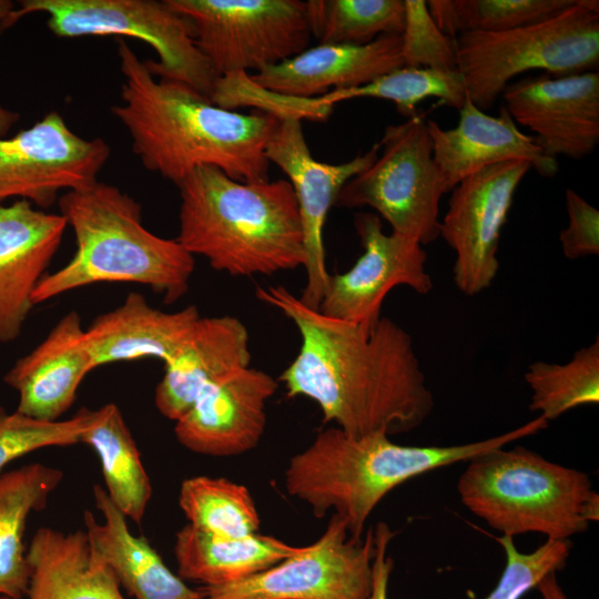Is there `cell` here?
Instances as JSON below:
<instances>
[{
    "label": "cell",
    "instance_id": "cell-1",
    "mask_svg": "<svg viewBox=\"0 0 599 599\" xmlns=\"http://www.w3.org/2000/svg\"><path fill=\"white\" fill-rule=\"evenodd\" d=\"M260 301L293 322L301 346L280 376L288 397L315 402L324 423L352 437L420 426L435 402L410 335L394 321L352 323L305 305L286 287H258Z\"/></svg>",
    "mask_w": 599,
    "mask_h": 599
},
{
    "label": "cell",
    "instance_id": "cell-2",
    "mask_svg": "<svg viewBox=\"0 0 599 599\" xmlns=\"http://www.w3.org/2000/svg\"><path fill=\"white\" fill-rule=\"evenodd\" d=\"M121 103L111 111L143 166L177 185L193 170L214 166L240 182L268 180L266 144L275 114L216 105L187 84L159 79L125 42L118 44Z\"/></svg>",
    "mask_w": 599,
    "mask_h": 599
},
{
    "label": "cell",
    "instance_id": "cell-3",
    "mask_svg": "<svg viewBox=\"0 0 599 599\" xmlns=\"http://www.w3.org/2000/svg\"><path fill=\"white\" fill-rule=\"evenodd\" d=\"M177 242L232 276L272 275L305 264L302 222L287 180L240 182L214 166L177 185Z\"/></svg>",
    "mask_w": 599,
    "mask_h": 599
},
{
    "label": "cell",
    "instance_id": "cell-4",
    "mask_svg": "<svg viewBox=\"0 0 599 599\" xmlns=\"http://www.w3.org/2000/svg\"><path fill=\"white\" fill-rule=\"evenodd\" d=\"M537 416L504 434L451 446H404L384 433L352 437L327 427L285 469L287 493L308 505L321 518L341 516L349 536H364L365 524L378 502L394 488L422 474L505 447L548 426Z\"/></svg>",
    "mask_w": 599,
    "mask_h": 599
},
{
    "label": "cell",
    "instance_id": "cell-5",
    "mask_svg": "<svg viewBox=\"0 0 599 599\" xmlns=\"http://www.w3.org/2000/svg\"><path fill=\"white\" fill-rule=\"evenodd\" d=\"M58 204L77 248L65 265L41 278L32 294L34 305L97 283L145 285L166 303L187 292L194 256L176 238L149 231L135 199L97 181L64 192Z\"/></svg>",
    "mask_w": 599,
    "mask_h": 599
},
{
    "label": "cell",
    "instance_id": "cell-6",
    "mask_svg": "<svg viewBox=\"0 0 599 599\" xmlns=\"http://www.w3.org/2000/svg\"><path fill=\"white\" fill-rule=\"evenodd\" d=\"M457 491L463 505L502 536L538 532L564 540L587 531L589 476L522 446L497 448L468 460Z\"/></svg>",
    "mask_w": 599,
    "mask_h": 599
},
{
    "label": "cell",
    "instance_id": "cell-7",
    "mask_svg": "<svg viewBox=\"0 0 599 599\" xmlns=\"http://www.w3.org/2000/svg\"><path fill=\"white\" fill-rule=\"evenodd\" d=\"M455 44L467 95L485 111L525 72L566 77L597 71L599 2L575 0L546 20L500 32L463 33Z\"/></svg>",
    "mask_w": 599,
    "mask_h": 599
},
{
    "label": "cell",
    "instance_id": "cell-8",
    "mask_svg": "<svg viewBox=\"0 0 599 599\" xmlns=\"http://www.w3.org/2000/svg\"><path fill=\"white\" fill-rule=\"evenodd\" d=\"M1 22L12 27L31 13L48 16L49 30L61 38L125 35L150 44L159 61L145 60L151 73L211 97L219 77L196 47L190 22L166 1L22 0Z\"/></svg>",
    "mask_w": 599,
    "mask_h": 599
},
{
    "label": "cell",
    "instance_id": "cell-9",
    "mask_svg": "<svg viewBox=\"0 0 599 599\" xmlns=\"http://www.w3.org/2000/svg\"><path fill=\"white\" fill-rule=\"evenodd\" d=\"M382 153L341 190L335 205L369 206L393 232L422 245L439 237V202L445 182L433 155V142L422 115L387 125L378 142Z\"/></svg>",
    "mask_w": 599,
    "mask_h": 599
},
{
    "label": "cell",
    "instance_id": "cell-10",
    "mask_svg": "<svg viewBox=\"0 0 599 599\" xmlns=\"http://www.w3.org/2000/svg\"><path fill=\"white\" fill-rule=\"evenodd\" d=\"M191 24L216 75L260 71L306 50L311 27L301 0H165Z\"/></svg>",
    "mask_w": 599,
    "mask_h": 599
},
{
    "label": "cell",
    "instance_id": "cell-11",
    "mask_svg": "<svg viewBox=\"0 0 599 599\" xmlns=\"http://www.w3.org/2000/svg\"><path fill=\"white\" fill-rule=\"evenodd\" d=\"M374 529L359 539L333 514L322 536L292 556L243 580L199 588L202 599H369Z\"/></svg>",
    "mask_w": 599,
    "mask_h": 599
},
{
    "label": "cell",
    "instance_id": "cell-12",
    "mask_svg": "<svg viewBox=\"0 0 599 599\" xmlns=\"http://www.w3.org/2000/svg\"><path fill=\"white\" fill-rule=\"evenodd\" d=\"M110 153L105 141L78 135L51 111L28 129L0 138V202L14 197L48 209L61 191L97 182Z\"/></svg>",
    "mask_w": 599,
    "mask_h": 599
},
{
    "label": "cell",
    "instance_id": "cell-13",
    "mask_svg": "<svg viewBox=\"0 0 599 599\" xmlns=\"http://www.w3.org/2000/svg\"><path fill=\"white\" fill-rule=\"evenodd\" d=\"M530 169L522 160L496 163L451 190L439 236L456 253L453 274L461 293L476 295L494 282L501 230L516 190Z\"/></svg>",
    "mask_w": 599,
    "mask_h": 599
},
{
    "label": "cell",
    "instance_id": "cell-14",
    "mask_svg": "<svg viewBox=\"0 0 599 599\" xmlns=\"http://www.w3.org/2000/svg\"><path fill=\"white\" fill-rule=\"evenodd\" d=\"M354 226L363 253L346 272L329 274L317 308L322 314L373 325L382 317L383 302L394 287L405 285L423 295L432 291L427 254L419 242L386 234L379 216L369 212L355 214Z\"/></svg>",
    "mask_w": 599,
    "mask_h": 599
},
{
    "label": "cell",
    "instance_id": "cell-15",
    "mask_svg": "<svg viewBox=\"0 0 599 599\" xmlns=\"http://www.w3.org/2000/svg\"><path fill=\"white\" fill-rule=\"evenodd\" d=\"M379 153L378 143L351 161L329 164L313 156L306 143L301 119L284 116L270 138L265 154L288 177L298 205L304 251L306 284L300 300L317 309L329 273L326 268L323 230L343 186L370 166Z\"/></svg>",
    "mask_w": 599,
    "mask_h": 599
},
{
    "label": "cell",
    "instance_id": "cell-16",
    "mask_svg": "<svg viewBox=\"0 0 599 599\" xmlns=\"http://www.w3.org/2000/svg\"><path fill=\"white\" fill-rule=\"evenodd\" d=\"M516 124L529 129L544 154L580 160L599 142V73H541L511 81L501 92Z\"/></svg>",
    "mask_w": 599,
    "mask_h": 599
},
{
    "label": "cell",
    "instance_id": "cell-17",
    "mask_svg": "<svg viewBox=\"0 0 599 599\" xmlns=\"http://www.w3.org/2000/svg\"><path fill=\"white\" fill-rule=\"evenodd\" d=\"M278 383L264 370L246 367L206 387L177 420L174 433L189 450L216 457L253 449L266 426V405Z\"/></svg>",
    "mask_w": 599,
    "mask_h": 599
},
{
    "label": "cell",
    "instance_id": "cell-18",
    "mask_svg": "<svg viewBox=\"0 0 599 599\" xmlns=\"http://www.w3.org/2000/svg\"><path fill=\"white\" fill-rule=\"evenodd\" d=\"M68 224L27 200L0 206V344L19 337Z\"/></svg>",
    "mask_w": 599,
    "mask_h": 599
},
{
    "label": "cell",
    "instance_id": "cell-19",
    "mask_svg": "<svg viewBox=\"0 0 599 599\" xmlns=\"http://www.w3.org/2000/svg\"><path fill=\"white\" fill-rule=\"evenodd\" d=\"M458 111L459 120L453 129H443L433 120L426 121L434 160L447 193L475 172L501 162L522 160L541 176L557 174V160L546 156L534 135L520 131L504 106L497 116H493L467 97Z\"/></svg>",
    "mask_w": 599,
    "mask_h": 599
},
{
    "label": "cell",
    "instance_id": "cell-20",
    "mask_svg": "<svg viewBox=\"0 0 599 599\" xmlns=\"http://www.w3.org/2000/svg\"><path fill=\"white\" fill-rule=\"evenodd\" d=\"M404 67L400 34H384L364 45L318 44L250 79L260 88L294 99L365 85Z\"/></svg>",
    "mask_w": 599,
    "mask_h": 599
},
{
    "label": "cell",
    "instance_id": "cell-21",
    "mask_svg": "<svg viewBox=\"0 0 599 599\" xmlns=\"http://www.w3.org/2000/svg\"><path fill=\"white\" fill-rule=\"evenodd\" d=\"M250 334L237 317H202L177 351L164 363L155 387L158 410L171 420L181 418L200 394L251 363Z\"/></svg>",
    "mask_w": 599,
    "mask_h": 599
},
{
    "label": "cell",
    "instance_id": "cell-22",
    "mask_svg": "<svg viewBox=\"0 0 599 599\" xmlns=\"http://www.w3.org/2000/svg\"><path fill=\"white\" fill-rule=\"evenodd\" d=\"M84 332L79 313H67L7 372L3 380L19 395V413L54 422L72 406L80 384L95 369Z\"/></svg>",
    "mask_w": 599,
    "mask_h": 599
},
{
    "label": "cell",
    "instance_id": "cell-23",
    "mask_svg": "<svg viewBox=\"0 0 599 599\" xmlns=\"http://www.w3.org/2000/svg\"><path fill=\"white\" fill-rule=\"evenodd\" d=\"M196 306L176 312L153 307L136 292L123 303L99 315L85 328L84 336L94 368L144 357L165 363L181 346L200 318Z\"/></svg>",
    "mask_w": 599,
    "mask_h": 599
},
{
    "label": "cell",
    "instance_id": "cell-24",
    "mask_svg": "<svg viewBox=\"0 0 599 599\" xmlns=\"http://www.w3.org/2000/svg\"><path fill=\"white\" fill-rule=\"evenodd\" d=\"M93 496L103 522L99 524L90 511L84 512L91 551L110 568L130 596L135 599H202L200 590L190 588L173 573L145 538L131 534L126 517L102 487L95 485Z\"/></svg>",
    "mask_w": 599,
    "mask_h": 599
},
{
    "label": "cell",
    "instance_id": "cell-25",
    "mask_svg": "<svg viewBox=\"0 0 599 599\" xmlns=\"http://www.w3.org/2000/svg\"><path fill=\"white\" fill-rule=\"evenodd\" d=\"M27 561L29 599H124L113 572L92 554L85 530L38 529Z\"/></svg>",
    "mask_w": 599,
    "mask_h": 599
},
{
    "label": "cell",
    "instance_id": "cell-26",
    "mask_svg": "<svg viewBox=\"0 0 599 599\" xmlns=\"http://www.w3.org/2000/svg\"><path fill=\"white\" fill-rule=\"evenodd\" d=\"M300 547L261 534L227 537L187 524L175 536L177 576L202 586L236 582L294 555Z\"/></svg>",
    "mask_w": 599,
    "mask_h": 599
},
{
    "label": "cell",
    "instance_id": "cell-27",
    "mask_svg": "<svg viewBox=\"0 0 599 599\" xmlns=\"http://www.w3.org/2000/svg\"><path fill=\"white\" fill-rule=\"evenodd\" d=\"M62 477L60 469L38 463L0 475V596L21 599L28 593L26 521L47 505Z\"/></svg>",
    "mask_w": 599,
    "mask_h": 599
},
{
    "label": "cell",
    "instance_id": "cell-28",
    "mask_svg": "<svg viewBox=\"0 0 599 599\" xmlns=\"http://www.w3.org/2000/svg\"><path fill=\"white\" fill-rule=\"evenodd\" d=\"M81 443L99 456L109 498L125 517L140 524L152 487L120 408L110 403L97 409L95 419Z\"/></svg>",
    "mask_w": 599,
    "mask_h": 599
},
{
    "label": "cell",
    "instance_id": "cell-29",
    "mask_svg": "<svg viewBox=\"0 0 599 599\" xmlns=\"http://www.w3.org/2000/svg\"><path fill=\"white\" fill-rule=\"evenodd\" d=\"M461 74L427 68L402 67L362 87L333 90L314 98L321 109L357 98H375L393 102L397 112L407 119L418 115L417 105L427 98H437L460 110L467 100Z\"/></svg>",
    "mask_w": 599,
    "mask_h": 599
},
{
    "label": "cell",
    "instance_id": "cell-30",
    "mask_svg": "<svg viewBox=\"0 0 599 599\" xmlns=\"http://www.w3.org/2000/svg\"><path fill=\"white\" fill-rule=\"evenodd\" d=\"M306 7L319 44L364 45L402 34L405 26L404 0H309Z\"/></svg>",
    "mask_w": 599,
    "mask_h": 599
},
{
    "label": "cell",
    "instance_id": "cell-31",
    "mask_svg": "<svg viewBox=\"0 0 599 599\" xmlns=\"http://www.w3.org/2000/svg\"><path fill=\"white\" fill-rule=\"evenodd\" d=\"M525 380L531 389L529 409L552 420L581 405L599 403V341L575 352L564 364L531 363Z\"/></svg>",
    "mask_w": 599,
    "mask_h": 599
},
{
    "label": "cell",
    "instance_id": "cell-32",
    "mask_svg": "<svg viewBox=\"0 0 599 599\" xmlns=\"http://www.w3.org/2000/svg\"><path fill=\"white\" fill-rule=\"evenodd\" d=\"M179 504L193 527L227 537L257 534L260 516L250 490L226 478L183 480Z\"/></svg>",
    "mask_w": 599,
    "mask_h": 599
},
{
    "label": "cell",
    "instance_id": "cell-33",
    "mask_svg": "<svg viewBox=\"0 0 599 599\" xmlns=\"http://www.w3.org/2000/svg\"><path fill=\"white\" fill-rule=\"evenodd\" d=\"M575 0H430L428 11L437 27L456 38L468 32H500L558 14Z\"/></svg>",
    "mask_w": 599,
    "mask_h": 599
},
{
    "label": "cell",
    "instance_id": "cell-34",
    "mask_svg": "<svg viewBox=\"0 0 599 599\" xmlns=\"http://www.w3.org/2000/svg\"><path fill=\"white\" fill-rule=\"evenodd\" d=\"M95 415V410L81 408L68 419L47 422L0 408V470L37 449L81 443Z\"/></svg>",
    "mask_w": 599,
    "mask_h": 599
},
{
    "label": "cell",
    "instance_id": "cell-35",
    "mask_svg": "<svg viewBox=\"0 0 599 599\" xmlns=\"http://www.w3.org/2000/svg\"><path fill=\"white\" fill-rule=\"evenodd\" d=\"M495 539L504 549L506 562L497 585L484 599H521L547 575L564 569L572 548L569 539H546L532 552L524 554L517 549L514 538Z\"/></svg>",
    "mask_w": 599,
    "mask_h": 599
},
{
    "label": "cell",
    "instance_id": "cell-36",
    "mask_svg": "<svg viewBox=\"0 0 599 599\" xmlns=\"http://www.w3.org/2000/svg\"><path fill=\"white\" fill-rule=\"evenodd\" d=\"M405 26L402 55L405 67L456 71L455 39L445 34L433 20L426 1L404 0Z\"/></svg>",
    "mask_w": 599,
    "mask_h": 599
},
{
    "label": "cell",
    "instance_id": "cell-37",
    "mask_svg": "<svg viewBox=\"0 0 599 599\" xmlns=\"http://www.w3.org/2000/svg\"><path fill=\"white\" fill-rule=\"evenodd\" d=\"M568 225L559 233L564 255L576 260L599 253V212L571 189L565 192Z\"/></svg>",
    "mask_w": 599,
    "mask_h": 599
},
{
    "label": "cell",
    "instance_id": "cell-38",
    "mask_svg": "<svg viewBox=\"0 0 599 599\" xmlns=\"http://www.w3.org/2000/svg\"><path fill=\"white\" fill-rule=\"evenodd\" d=\"M395 532L380 521L374 529L375 556L373 561V582L369 599H388V582L394 560L388 555V547Z\"/></svg>",
    "mask_w": 599,
    "mask_h": 599
},
{
    "label": "cell",
    "instance_id": "cell-39",
    "mask_svg": "<svg viewBox=\"0 0 599 599\" xmlns=\"http://www.w3.org/2000/svg\"><path fill=\"white\" fill-rule=\"evenodd\" d=\"M14 9L10 0H0V24L6 17ZM19 113L4 108L0 103V138L7 136L10 129L18 122Z\"/></svg>",
    "mask_w": 599,
    "mask_h": 599
},
{
    "label": "cell",
    "instance_id": "cell-40",
    "mask_svg": "<svg viewBox=\"0 0 599 599\" xmlns=\"http://www.w3.org/2000/svg\"><path fill=\"white\" fill-rule=\"evenodd\" d=\"M536 589L541 599H569L557 579V572L547 575Z\"/></svg>",
    "mask_w": 599,
    "mask_h": 599
},
{
    "label": "cell",
    "instance_id": "cell-41",
    "mask_svg": "<svg viewBox=\"0 0 599 599\" xmlns=\"http://www.w3.org/2000/svg\"><path fill=\"white\" fill-rule=\"evenodd\" d=\"M583 518L590 524L599 520V495L591 491L583 505Z\"/></svg>",
    "mask_w": 599,
    "mask_h": 599
},
{
    "label": "cell",
    "instance_id": "cell-42",
    "mask_svg": "<svg viewBox=\"0 0 599 599\" xmlns=\"http://www.w3.org/2000/svg\"><path fill=\"white\" fill-rule=\"evenodd\" d=\"M0 599H10V598L4 597V596H0Z\"/></svg>",
    "mask_w": 599,
    "mask_h": 599
}]
</instances>
